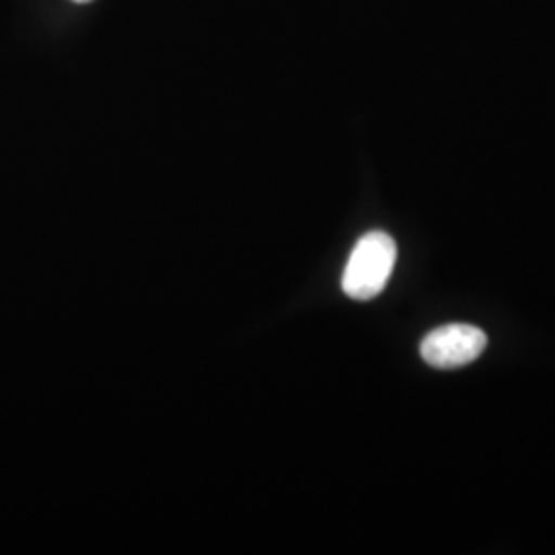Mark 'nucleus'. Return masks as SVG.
<instances>
[{
	"mask_svg": "<svg viewBox=\"0 0 555 555\" xmlns=\"http://www.w3.org/2000/svg\"><path fill=\"white\" fill-rule=\"evenodd\" d=\"M396 259L397 245L391 235L373 231L358 238L341 276L344 293L354 300L378 297L393 274Z\"/></svg>",
	"mask_w": 555,
	"mask_h": 555,
	"instance_id": "nucleus-1",
	"label": "nucleus"
},
{
	"mask_svg": "<svg viewBox=\"0 0 555 555\" xmlns=\"http://www.w3.org/2000/svg\"><path fill=\"white\" fill-rule=\"evenodd\" d=\"M488 337L467 323H449L422 339L420 354L435 369H459L474 362L486 350Z\"/></svg>",
	"mask_w": 555,
	"mask_h": 555,
	"instance_id": "nucleus-2",
	"label": "nucleus"
},
{
	"mask_svg": "<svg viewBox=\"0 0 555 555\" xmlns=\"http://www.w3.org/2000/svg\"><path fill=\"white\" fill-rule=\"evenodd\" d=\"M75 2H89V0H75Z\"/></svg>",
	"mask_w": 555,
	"mask_h": 555,
	"instance_id": "nucleus-3",
	"label": "nucleus"
}]
</instances>
